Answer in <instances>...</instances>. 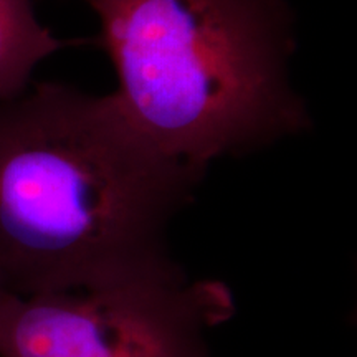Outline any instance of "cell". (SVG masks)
Listing matches in <instances>:
<instances>
[{
	"label": "cell",
	"instance_id": "5b68a950",
	"mask_svg": "<svg viewBox=\"0 0 357 357\" xmlns=\"http://www.w3.org/2000/svg\"><path fill=\"white\" fill-rule=\"evenodd\" d=\"M6 291H7V289H6V288H3L2 278H0V298H2V294H3V293H6Z\"/></svg>",
	"mask_w": 357,
	"mask_h": 357
},
{
	"label": "cell",
	"instance_id": "6da1fadb",
	"mask_svg": "<svg viewBox=\"0 0 357 357\" xmlns=\"http://www.w3.org/2000/svg\"><path fill=\"white\" fill-rule=\"evenodd\" d=\"M205 174L164 153L106 96L60 82L0 101V278L77 291L182 273L167 229Z\"/></svg>",
	"mask_w": 357,
	"mask_h": 357
},
{
	"label": "cell",
	"instance_id": "3957f363",
	"mask_svg": "<svg viewBox=\"0 0 357 357\" xmlns=\"http://www.w3.org/2000/svg\"><path fill=\"white\" fill-rule=\"evenodd\" d=\"M218 280L184 273L0 298V357H213L207 336L231 319Z\"/></svg>",
	"mask_w": 357,
	"mask_h": 357
},
{
	"label": "cell",
	"instance_id": "7a4b0ae2",
	"mask_svg": "<svg viewBox=\"0 0 357 357\" xmlns=\"http://www.w3.org/2000/svg\"><path fill=\"white\" fill-rule=\"evenodd\" d=\"M86 2L118 75L114 96L166 154L205 174L312 128L291 82L288 0Z\"/></svg>",
	"mask_w": 357,
	"mask_h": 357
},
{
	"label": "cell",
	"instance_id": "277c9868",
	"mask_svg": "<svg viewBox=\"0 0 357 357\" xmlns=\"http://www.w3.org/2000/svg\"><path fill=\"white\" fill-rule=\"evenodd\" d=\"M93 38H58L38 20L33 0H0V101L22 95L43 60Z\"/></svg>",
	"mask_w": 357,
	"mask_h": 357
}]
</instances>
